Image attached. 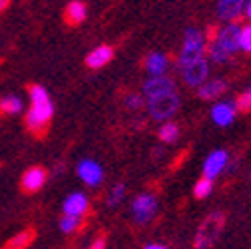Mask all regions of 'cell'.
Segmentation results:
<instances>
[{
	"label": "cell",
	"instance_id": "cell-1",
	"mask_svg": "<svg viewBox=\"0 0 251 249\" xmlns=\"http://www.w3.org/2000/svg\"><path fill=\"white\" fill-rule=\"evenodd\" d=\"M28 98H30V108L24 114V126L30 134L44 136L54 118V104L50 98V92L40 84H32L28 88Z\"/></svg>",
	"mask_w": 251,
	"mask_h": 249
},
{
	"label": "cell",
	"instance_id": "cell-2",
	"mask_svg": "<svg viewBox=\"0 0 251 249\" xmlns=\"http://www.w3.org/2000/svg\"><path fill=\"white\" fill-rule=\"evenodd\" d=\"M226 227V213L224 211H211L205 220L200 224L196 237H194V249H209L219 239Z\"/></svg>",
	"mask_w": 251,
	"mask_h": 249
},
{
	"label": "cell",
	"instance_id": "cell-3",
	"mask_svg": "<svg viewBox=\"0 0 251 249\" xmlns=\"http://www.w3.org/2000/svg\"><path fill=\"white\" fill-rule=\"evenodd\" d=\"M203 50H205V36L198 30H187L185 32V40H183V48H181V54L177 58V66L183 70L187 64H192L194 60L201 58L203 56Z\"/></svg>",
	"mask_w": 251,
	"mask_h": 249
},
{
	"label": "cell",
	"instance_id": "cell-4",
	"mask_svg": "<svg viewBox=\"0 0 251 249\" xmlns=\"http://www.w3.org/2000/svg\"><path fill=\"white\" fill-rule=\"evenodd\" d=\"M181 106V100L176 92L172 94H166V96H160V98H153V100H148V112H150V118L151 120H168L172 116L177 114Z\"/></svg>",
	"mask_w": 251,
	"mask_h": 249
},
{
	"label": "cell",
	"instance_id": "cell-5",
	"mask_svg": "<svg viewBox=\"0 0 251 249\" xmlns=\"http://www.w3.org/2000/svg\"><path fill=\"white\" fill-rule=\"evenodd\" d=\"M48 177H50L48 170H44L42 166H32V168H28V170L22 174V177H20V188H22V192H26V194H36V192H40L44 185H46Z\"/></svg>",
	"mask_w": 251,
	"mask_h": 249
},
{
	"label": "cell",
	"instance_id": "cell-6",
	"mask_svg": "<svg viewBox=\"0 0 251 249\" xmlns=\"http://www.w3.org/2000/svg\"><path fill=\"white\" fill-rule=\"evenodd\" d=\"M132 211L138 224H148L158 211V198L153 194H140L132 203Z\"/></svg>",
	"mask_w": 251,
	"mask_h": 249
},
{
	"label": "cell",
	"instance_id": "cell-7",
	"mask_svg": "<svg viewBox=\"0 0 251 249\" xmlns=\"http://www.w3.org/2000/svg\"><path fill=\"white\" fill-rule=\"evenodd\" d=\"M183 82L187 84V86H201V84H205V80H207V74H209V64H207V60L201 56V58H198V60H194L192 64H187L183 70Z\"/></svg>",
	"mask_w": 251,
	"mask_h": 249
},
{
	"label": "cell",
	"instance_id": "cell-8",
	"mask_svg": "<svg viewBox=\"0 0 251 249\" xmlns=\"http://www.w3.org/2000/svg\"><path fill=\"white\" fill-rule=\"evenodd\" d=\"M172 92H176V84L168 76H153V78H150V80L144 82V96L148 100L172 94Z\"/></svg>",
	"mask_w": 251,
	"mask_h": 249
},
{
	"label": "cell",
	"instance_id": "cell-9",
	"mask_svg": "<svg viewBox=\"0 0 251 249\" xmlns=\"http://www.w3.org/2000/svg\"><path fill=\"white\" fill-rule=\"evenodd\" d=\"M76 174L86 185H90V188H96V185H100L104 179V172H102L100 164L94 162V160H82L76 166Z\"/></svg>",
	"mask_w": 251,
	"mask_h": 249
},
{
	"label": "cell",
	"instance_id": "cell-10",
	"mask_svg": "<svg viewBox=\"0 0 251 249\" xmlns=\"http://www.w3.org/2000/svg\"><path fill=\"white\" fill-rule=\"evenodd\" d=\"M62 211L64 215H74V217H86L90 211V199L82 192H72L64 203H62Z\"/></svg>",
	"mask_w": 251,
	"mask_h": 249
},
{
	"label": "cell",
	"instance_id": "cell-11",
	"mask_svg": "<svg viewBox=\"0 0 251 249\" xmlns=\"http://www.w3.org/2000/svg\"><path fill=\"white\" fill-rule=\"evenodd\" d=\"M112 60H114V48L108 44H100L86 56V66L90 70H100V68L108 66Z\"/></svg>",
	"mask_w": 251,
	"mask_h": 249
},
{
	"label": "cell",
	"instance_id": "cell-12",
	"mask_svg": "<svg viewBox=\"0 0 251 249\" xmlns=\"http://www.w3.org/2000/svg\"><path fill=\"white\" fill-rule=\"evenodd\" d=\"M207 54H209V58L215 62V64H226V62L229 60V52L222 46V42H219V38H217V32H215V28H209L207 30Z\"/></svg>",
	"mask_w": 251,
	"mask_h": 249
},
{
	"label": "cell",
	"instance_id": "cell-13",
	"mask_svg": "<svg viewBox=\"0 0 251 249\" xmlns=\"http://www.w3.org/2000/svg\"><path fill=\"white\" fill-rule=\"evenodd\" d=\"M226 164H227V153H226L224 149L213 151L209 158L205 160V164H203V177L215 179L219 174L226 170Z\"/></svg>",
	"mask_w": 251,
	"mask_h": 249
},
{
	"label": "cell",
	"instance_id": "cell-14",
	"mask_svg": "<svg viewBox=\"0 0 251 249\" xmlns=\"http://www.w3.org/2000/svg\"><path fill=\"white\" fill-rule=\"evenodd\" d=\"M217 38H219V42H222V46L229 52V54H233V52H237L239 50V38H241V28L237 26V24H227L226 28H222L217 32Z\"/></svg>",
	"mask_w": 251,
	"mask_h": 249
},
{
	"label": "cell",
	"instance_id": "cell-15",
	"mask_svg": "<svg viewBox=\"0 0 251 249\" xmlns=\"http://www.w3.org/2000/svg\"><path fill=\"white\" fill-rule=\"evenodd\" d=\"M88 18V6L84 0H70L64 8V20L68 26H80Z\"/></svg>",
	"mask_w": 251,
	"mask_h": 249
},
{
	"label": "cell",
	"instance_id": "cell-16",
	"mask_svg": "<svg viewBox=\"0 0 251 249\" xmlns=\"http://www.w3.org/2000/svg\"><path fill=\"white\" fill-rule=\"evenodd\" d=\"M245 2L243 0H219L217 4V16L226 22H235L243 12Z\"/></svg>",
	"mask_w": 251,
	"mask_h": 249
},
{
	"label": "cell",
	"instance_id": "cell-17",
	"mask_svg": "<svg viewBox=\"0 0 251 249\" xmlns=\"http://www.w3.org/2000/svg\"><path fill=\"white\" fill-rule=\"evenodd\" d=\"M226 90H227V82L222 78H215V80H209L198 88V96L201 100H217Z\"/></svg>",
	"mask_w": 251,
	"mask_h": 249
},
{
	"label": "cell",
	"instance_id": "cell-18",
	"mask_svg": "<svg viewBox=\"0 0 251 249\" xmlns=\"http://www.w3.org/2000/svg\"><path fill=\"white\" fill-rule=\"evenodd\" d=\"M235 112H237L235 102H222L213 108L211 116H213V122L219 124V126H229L235 118Z\"/></svg>",
	"mask_w": 251,
	"mask_h": 249
},
{
	"label": "cell",
	"instance_id": "cell-19",
	"mask_svg": "<svg viewBox=\"0 0 251 249\" xmlns=\"http://www.w3.org/2000/svg\"><path fill=\"white\" fill-rule=\"evenodd\" d=\"M24 112V100L18 94L0 96V114L4 116H20Z\"/></svg>",
	"mask_w": 251,
	"mask_h": 249
},
{
	"label": "cell",
	"instance_id": "cell-20",
	"mask_svg": "<svg viewBox=\"0 0 251 249\" xmlns=\"http://www.w3.org/2000/svg\"><path fill=\"white\" fill-rule=\"evenodd\" d=\"M144 66L153 76H164V72L168 70V58L160 52H150L148 58L144 60Z\"/></svg>",
	"mask_w": 251,
	"mask_h": 249
},
{
	"label": "cell",
	"instance_id": "cell-21",
	"mask_svg": "<svg viewBox=\"0 0 251 249\" xmlns=\"http://www.w3.org/2000/svg\"><path fill=\"white\" fill-rule=\"evenodd\" d=\"M84 224H86V217L62 215V217H60V222H58V227H60V231H62V233L70 235V233H76V231H80V229L84 227Z\"/></svg>",
	"mask_w": 251,
	"mask_h": 249
},
{
	"label": "cell",
	"instance_id": "cell-22",
	"mask_svg": "<svg viewBox=\"0 0 251 249\" xmlns=\"http://www.w3.org/2000/svg\"><path fill=\"white\" fill-rule=\"evenodd\" d=\"M34 239V231L32 229H22L16 235H12V239L6 243V249H26Z\"/></svg>",
	"mask_w": 251,
	"mask_h": 249
},
{
	"label": "cell",
	"instance_id": "cell-23",
	"mask_svg": "<svg viewBox=\"0 0 251 249\" xmlns=\"http://www.w3.org/2000/svg\"><path fill=\"white\" fill-rule=\"evenodd\" d=\"M158 138L164 144H174L179 138V126H177V124H174V122L164 124V126L160 128V132H158Z\"/></svg>",
	"mask_w": 251,
	"mask_h": 249
},
{
	"label": "cell",
	"instance_id": "cell-24",
	"mask_svg": "<svg viewBox=\"0 0 251 249\" xmlns=\"http://www.w3.org/2000/svg\"><path fill=\"white\" fill-rule=\"evenodd\" d=\"M211 190H213V179L201 177V179H198L196 185H194V196H196L198 199H205V198L211 194Z\"/></svg>",
	"mask_w": 251,
	"mask_h": 249
},
{
	"label": "cell",
	"instance_id": "cell-25",
	"mask_svg": "<svg viewBox=\"0 0 251 249\" xmlns=\"http://www.w3.org/2000/svg\"><path fill=\"white\" fill-rule=\"evenodd\" d=\"M124 106L130 108V110H142L144 108V96L140 92H128L124 96Z\"/></svg>",
	"mask_w": 251,
	"mask_h": 249
},
{
	"label": "cell",
	"instance_id": "cell-26",
	"mask_svg": "<svg viewBox=\"0 0 251 249\" xmlns=\"http://www.w3.org/2000/svg\"><path fill=\"white\" fill-rule=\"evenodd\" d=\"M235 106H237V112H241V114H251V90H247V92H243V94L237 96Z\"/></svg>",
	"mask_w": 251,
	"mask_h": 249
},
{
	"label": "cell",
	"instance_id": "cell-27",
	"mask_svg": "<svg viewBox=\"0 0 251 249\" xmlns=\"http://www.w3.org/2000/svg\"><path fill=\"white\" fill-rule=\"evenodd\" d=\"M124 196H126V185H124V183L114 185V190H112V194H110V198H108V207H116V205L124 199Z\"/></svg>",
	"mask_w": 251,
	"mask_h": 249
},
{
	"label": "cell",
	"instance_id": "cell-28",
	"mask_svg": "<svg viewBox=\"0 0 251 249\" xmlns=\"http://www.w3.org/2000/svg\"><path fill=\"white\" fill-rule=\"evenodd\" d=\"M239 48L251 54V24L241 28V38H239Z\"/></svg>",
	"mask_w": 251,
	"mask_h": 249
},
{
	"label": "cell",
	"instance_id": "cell-29",
	"mask_svg": "<svg viewBox=\"0 0 251 249\" xmlns=\"http://www.w3.org/2000/svg\"><path fill=\"white\" fill-rule=\"evenodd\" d=\"M106 245H108V235L104 231H100L96 237L92 239V243L88 245V249H106Z\"/></svg>",
	"mask_w": 251,
	"mask_h": 249
},
{
	"label": "cell",
	"instance_id": "cell-30",
	"mask_svg": "<svg viewBox=\"0 0 251 249\" xmlns=\"http://www.w3.org/2000/svg\"><path fill=\"white\" fill-rule=\"evenodd\" d=\"M60 174H64V164H56V168L50 172V175H54V177L60 175Z\"/></svg>",
	"mask_w": 251,
	"mask_h": 249
},
{
	"label": "cell",
	"instance_id": "cell-31",
	"mask_svg": "<svg viewBox=\"0 0 251 249\" xmlns=\"http://www.w3.org/2000/svg\"><path fill=\"white\" fill-rule=\"evenodd\" d=\"M10 6V0H0V12H4Z\"/></svg>",
	"mask_w": 251,
	"mask_h": 249
},
{
	"label": "cell",
	"instance_id": "cell-32",
	"mask_svg": "<svg viewBox=\"0 0 251 249\" xmlns=\"http://www.w3.org/2000/svg\"><path fill=\"white\" fill-rule=\"evenodd\" d=\"M144 249H166L164 245H158V243H150V245H146Z\"/></svg>",
	"mask_w": 251,
	"mask_h": 249
},
{
	"label": "cell",
	"instance_id": "cell-33",
	"mask_svg": "<svg viewBox=\"0 0 251 249\" xmlns=\"http://www.w3.org/2000/svg\"><path fill=\"white\" fill-rule=\"evenodd\" d=\"M245 12H247V18L251 20V0H249V2H247V8H245Z\"/></svg>",
	"mask_w": 251,
	"mask_h": 249
},
{
	"label": "cell",
	"instance_id": "cell-34",
	"mask_svg": "<svg viewBox=\"0 0 251 249\" xmlns=\"http://www.w3.org/2000/svg\"><path fill=\"white\" fill-rule=\"evenodd\" d=\"M243 2H249V0H243Z\"/></svg>",
	"mask_w": 251,
	"mask_h": 249
}]
</instances>
